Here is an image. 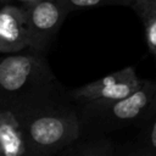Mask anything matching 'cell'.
<instances>
[{
  "instance_id": "1",
  "label": "cell",
  "mask_w": 156,
  "mask_h": 156,
  "mask_svg": "<svg viewBox=\"0 0 156 156\" xmlns=\"http://www.w3.org/2000/svg\"><path fill=\"white\" fill-rule=\"evenodd\" d=\"M66 91L44 54L30 50L0 58V110L18 115Z\"/></svg>"
},
{
  "instance_id": "2",
  "label": "cell",
  "mask_w": 156,
  "mask_h": 156,
  "mask_svg": "<svg viewBox=\"0 0 156 156\" xmlns=\"http://www.w3.org/2000/svg\"><path fill=\"white\" fill-rule=\"evenodd\" d=\"M16 116L23 127L27 156H54L82 138L78 107L67 91Z\"/></svg>"
},
{
  "instance_id": "3",
  "label": "cell",
  "mask_w": 156,
  "mask_h": 156,
  "mask_svg": "<svg viewBox=\"0 0 156 156\" xmlns=\"http://www.w3.org/2000/svg\"><path fill=\"white\" fill-rule=\"evenodd\" d=\"M156 96V82L144 80V84L130 95L104 102L77 105L82 136H98L105 133L141 122Z\"/></svg>"
},
{
  "instance_id": "4",
  "label": "cell",
  "mask_w": 156,
  "mask_h": 156,
  "mask_svg": "<svg viewBox=\"0 0 156 156\" xmlns=\"http://www.w3.org/2000/svg\"><path fill=\"white\" fill-rule=\"evenodd\" d=\"M145 79L138 77L134 67H124L95 82L67 90L68 98L77 105L123 99L138 90Z\"/></svg>"
},
{
  "instance_id": "5",
  "label": "cell",
  "mask_w": 156,
  "mask_h": 156,
  "mask_svg": "<svg viewBox=\"0 0 156 156\" xmlns=\"http://www.w3.org/2000/svg\"><path fill=\"white\" fill-rule=\"evenodd\" d=\"M27 12L29 50L44 54L58 33L68 12L57 0H43Z\"/></svg>"
},
{
  "instance_id": "6",
  "label": "cell",
  "mask_w": 156,
  "mask_h": 156,
  "mask_svg": "<svg viewBox=\"0 0 156 156\" xmlns=\"http://www.w3.org/2000/svg\"><path fill=\"white\" fill-rule=\"evenodd\" d=\"M28 48L26 10L12 4L4 5L0 9V52L15 54Z\"/></svg>"
},
{
  "instance_id": "7",
  "label": "cell",
  "mask_w": 156,
  "mask_h": 156,
  "mask_svg": "<svg viewBox=\"0 0 156 156\" xmlns=\"http://www.w3.org/2000/svg\"><path fill=\"white\" fill-rule=\"evenodd\" d=\"M0 156H27L23 127L10 110H0Z\"/></svg>"
},
{
  "instance_id": "8",
  "label": "cell",
  "mask_w": 156,
  "mask_h": 156,
  "mask_svg": "<svg viewBox=\"0 0 156 156\" xmlns=\"http://www.w3.org/2000/svg\"><path fill=\"white\" fill-rule=\"evenodd\" d=\"M112 143L102 135L93 136L83 141H74L54 156H113Z\"/></svg>"
},
{
  "instance_id": "9",
  "label": "cell",
  "mask_w": 156,
  "mask_h": 156,
  "mask_svg": "<svg viewBox=\"0 0 156 156\" xmlns=\"http://www.w3.org/2000/svg\"><path fill=\"white\" fill-rule=\"evenodd\" d=\"M141 122L144 127L143 136L145 143V150L152 156H156V96Z\"/></svg>"
},
{
  "instance_id": "10",
  "label": "cell",
  "mask_w": 156,
  "mask_h": 156,
  "mask_svg": "<svg viewBox=\"0 0 156 156\" xmlns=\"http://www.w3.org/2000/svg\"><path fill=\"white\" fill-rule=\"evenodd\" d=\"M63 9L69 13L76 10L96 7V6H115V5H134L135 0H57Z\"/></svg>"
},
{
  "instance_id": "11",
  "label": "cell",
  "mask_w": 156,
  "mask_h": 156,
  "mask_svg": "<svg viewBox=\"0 0 156 156\" xmlns=\"http://www.w3.org/2000/svg\"><path fill=\"white\" fill-rule=\"evenodd\" d=\"M144 26H145V35H146V43L152 52L156 48V12L149 13L144 16L143 18Z\"/></svg>"
},
{
  "instance_id": "12",
  "label": "cell",
  "mask_w": 156,
  "mask_h": 156,
  "mask_svg": "<svg viewBox=\"0 0 156 156\" xmlns=\"http://www.w3.org/2000/svg\"><path fill=\"white\" fill-rule=\"evenodd\" d=\"M133 6L141 18L149 13L156 12V0H135Z\"/></svg>"
},
{
  "instance_id": "13",
  "label": "cell",
  "mask_w": 156,
  "mask_h": 156,
  "mask_svg": "<svg viewBox=\"0 0 156 156\" xmlns=\"http://www.w3.org/2000/svg\"><path fill=\"white\" fill-rule=\"evenodd\" d=\"M40 1H43V0H10L9 4L16 5V6H20V7L24 9V10H27L30 6H33V5H35V4L40 2Z\"/></svg>"
},
{
  "instance_id": "14",
  "label": "cell",
  "mask_w": 156,
  "mask_h": 156,
  "mask_svg": "<svg viewBox=\"0 0 156 156\" xmlns=\"http://www.w3.org/2000/svg\"><path fill=\"white\" fill-rule=\"evenodd\" d=\"M130 156H152L151 154H149L146 150H145V152L144 154H141V155H130Z\"/></svg>"
},
{
  "instance_id": "15",
  "label": "cell",
  "mask_w": 156,
  "mask_h": 156,
  "mask_svg": "<svg viewBox=\"0 0 156 156\" xmlns=\"http://www.w3.org/2000/svg\"><path fill=\"white\" fill-rule=\"evenodd\" d=\"M9 1L10 0H0V2H2V4H9Z\"/></svg>"
},
{
  "instance_id": "16",
  "label": "cell",
  "mask_w": 156,
  "mask_h": 156,
  "mask_svg": "<svg viewBox=\"0 0 156 156\" xmlns=\"http://www.w3.org/2000/svg\"><path fill=\"white\" fill-rule=\"evenodd\" d=\"M152 54H154V55H156V48H155V50L152 51Z\"/></svg>"
},
{
  "instance_id": "17",
  "label": "cell",
  "mask_w": 156,
  "mask_h": 156,
  "mask_svg": "<svg viewBox=\"0 0 156 156\" xmlns=\"http://www.w3.org/2000/svg\"><path fill=\"white\" fill-rule=\"evenodd\" d=\"M155 56H156V55H155Z\"/></svg>"
}]
</instances>
